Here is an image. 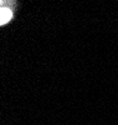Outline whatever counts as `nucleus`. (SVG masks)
Masks as SVG:
<instances>
[{
	"instance_id": "nucleus-1",
	"label": "nucleus",
	"mask_w": 118,
	"mask_h": 125,
	"mask_svg": "<svg viewBox=\"0 0 118 125\" xmlns=\"http://www.w3.org/2000/svg\"><path fill=\"white\" fill-rule=\"evenodd\" d=\"M11 18H13V13L9 8L3 6L1 9H0V24L1 25H5Z\"/></svg>"
}]
</instances>
